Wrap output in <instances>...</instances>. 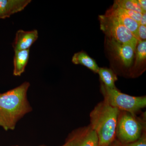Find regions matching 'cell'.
<instances>
[{"label": "cell", "mask_w": 146, "mask_h": 146, "mask_svg": "<svg viewBox=\"0 0 146 146\" xmlns=\"http://www.w3.org/2000/svg\"><path fill=\"white\" fill-rule=\"evenodd\" d=\"M30 84L24 82L20 86L0 94V126L6 131L13 130L21 118L31 111L27 99Z\"/></svg>", "instance_id": "6da1fadb"}, {"label": "cell", "mask_w": 146, "mask_h": 146, "mask_svg": "<svg viewBox=\"0 0 146 146\" xmlns=\"http://www.w3.org/2000/svg\"><path fill=\"white\" fill-rule=\"evenodd\" d=\"M120 111L104 101L91 111L90 125L97 133L98 146H110L115 141Z\"/></svg>", "instance_id": "7a4b0ae2"}, {"label": "cell", "mask_w": 146, "mask_h": 146, "mask_svg": "<svg viewBox=\"0 0 146 146\" xmlns=\"http://www.w3.org/2000/svg\"><path fill=\"white\" fill-rule=\"evenodd\" d=\"M101 91L104 98V101L112 107L120 111L135 113L146 107L145 96L135 97L121 93L115 88H108L103 84L101 85Z\"/></svg>", "instance_id": "3957f363"}, {"label": "cell", "mask_w": 146, "mask_h": 146, "mask_svg": "<svg viewBox=\"0 0 146 146\" xmlns=\"http://www.w3.org/2000/svg\"><path fill=\"white\" fill-rule=\"evenodd\" d=\"M142 124L129 112L120 111L116 128L117 136L123 143L128 144L138 140L142 136Z\"/></svg>", "instance_id": "277c9868"}, {"label": "cell", "mask_w": 146, "mask_h": 146, "mask_svg": "<svg viewBox=\"0 0 146 146\" xmlns=\"http://www.w3.org/2000/svg\"><path fill=\"white\" fill-rule=\"evenodd\" d=\"M99 20L101 29L109 39L122 44L138 42L133 34L115 18L106 15H100Z\"/></svg>", "instance_id": "5b68a950"}, {"label": "cell", "mask_w": 146, "mask_h": 146, "mask_svg": "<svg viewBox=\"0 0 146 146\" xmlns=\"http://www.w3.org/2000/svg\"><path fill=\"white\" fill-rule=\"evenodd\" d=\"M67 142L70 146H98L97 133L90 125L73 131Z\"/></svg>", "instance_id": "8992f818"}, {"label": "cell", "mask_w": 146, "mask_h": 146, "mask_svg": "<svg viewBox=\"0 0 146 146\" xmlns=\"http://www.w3.org/2000/svg\"><path fill=\"white\" fill-rule=\"evenodd\" d=\"M138 42L122 44L109 39L108 45L123 65L129 67L133 62Z\"/></svg>", "instance_id": "52a82bcc"}, {"label": "cell", "mask_w": 146, "mask_h": 146, "mask_svg": "<svg viewBox=\"0 0 146 146\" xmlns=\"http://www.w3.org/2000/svg\"><path fill=\"white\" fill-rule=\"evenodd\" d=\"M105 15L115 18L128 29L138 39L137 32L139 24L131 18L121 8L113 4L111 8L106 11Z\"/></svg>", "instance_id": "ba28073f"}, {"label": "cell", "mask_w": 146, "mask_h": 146, "mask_svg": "<svg viewBox=\"0 0 146 146\" xmlns=\"http://www.w3.org/2000/svg\"><path fill=\"white\" fill-rule=\"evenodd\" d=\"M38 38V32L36 30L25 31L19 30L16 32L15 39L12 44L14 51L29 50Z\"/></svg>", "instance_id": "9c48e42d"}, {"label": "cell", "mask_w": 146, "mask_h": 146, "mask_svg": "<svg viewBox=\"0 0 146 146\" xmlns=\"http://www.w3.org/2000/svg\"><path fill=\"white\" fill-rule=\"evenodd\" d=\"M31 0H0V19L9 18L23 10Z\"/></svg>", "instance_id": "30bf717a"}, {"label": "cell", "mask_w": 146, "mask_h": 146, "mask_svg": "<svg viewBox=\"0 0 146 146\" xmlns=\"http://www.w3.org/2000/svg\"><path fill=\"white\" fill-rule=\"evenodd\" d=\"M13 57V75L21 76L25 72L29 57V50L16 51Z\"/></svg>", "instance_id": "8fae6325"}, {"label": "cell", "mask_w": 146, "mask_h": 146, "mask_svg": "<svg viewBox=\"0 0 146 146\" xmlns=\"http://www.w3.org/2000/svg\"><path fill=\"white\" fill-rule=\"evenodd\" d=\"M72 62L76 65H83L96 73H98L99 70L100 68L95 60L83 51L74 54Z\"/></svg>", "instance_id": "7c38bea8"}, {"label": "cell", "mask_w": 146, "mask_h": 146, "mask_svg": "<svg viewBox=\"0 0 146 146\" xmlns=\"http://www.w3.org/2000/svg\"><path fill=\"white\" fill-rule=\"evenodd\" d=\"M98 74L102 83L106 87L110 89L116 88L115 83L117 78L112 70L107 68H100Z\"/></svg>", "instance_id": "4fadbf2b"}, {"label": "cell", "mask_w": 146, "mask_h": 146, "mask_svg": "<svg viewBox=\"0 0 146 146\" xmlns=\"http://www.w3.org/2000/svg\"><path fill=\"white\" fill-rule=\"evenodd\" d=\"M114 4L120 8L136 11L142 14L146 12L141 8L138 1L136 0H117L115 1Z\"/></svg>", "instance_id": "5bb4252c"}, {"label": "cell", "mask_w": 146, "mask_h": 146, "mask_svg": "<svg viewBox=\"0 0 146 146\" xmlns=\"http://www.w3.org/2000/svg\"><path fill=\"white\" fill-rule=\"evenodd\" d=\"M136 59H135V66L141 64L146 58V41H138L136 46Z\"/></svg>", "instance_id": "9a60e30c"}, {"label": "cell", "mask_w": 146, "mask_h": 146, "mask_svg": "<svg viewBox=\"0 0 146 146\" xmlns=\"http://www.w3.org/2000/svg\"><path fill=\"white\" fill-rule=\"evenodd\" d=\"M121 9L124 12H125L131 18H132L139 24L143 14L136 11H133L127 10V9Z\"/></svg>", "instance_id": "2e32d148"}, {"label": "cell", "mask_w": 146, "mask_h": 146, "mask_svg": "<svg viewBox=\"0 0 146 146\" xmlns=\"http://www.w3.org/2000/svg\"><path fill=\"white\" fill-rule=\"evenodd\" d=\"M138 42L140 41H144L146 39V26L139 25L137 32Z\"/></svg>", "instance_id": "e0dca14e"}, {"label": "cell", "mask_w": 146, "mask_h": 146, "mask_svg": "<svg viewBox=\"0 0 146 146\" xmlns=\"http://www.w3.org/2000/svg\"><path fill=\"white\" fill-rule=\"evenodd\" d=\"M126 146H146L145 135L143 134L138 140L133 143L127 144Z\"/></svg>", "instance_id": "ac0fdd59"}, {"label": "cell", "mask_w": 146, "mask_h": 146, "mask_svg": "<svg viewBox=\"0 0 146 146\" xmlns=\"http://www.w3.org/2000/svg\"><path fill=\"white\" fill-rule=\"evenodd\" d=\"M138 2L143 10L146 12V1L145 0H138Z\"/></svg>", "instance_id": "d6986e66"}, {"label": "cell", "mask_w": 146, "mask_h": 146, "mask_svg": "<svg viewBox=\"0 0 146 146\" xmlns=\"http://www.w3.org/2000/svg\"><path fill=\"white\" fill-rule=\"evenodd\" d=\"M139 25H142L146 26V13H143L142 14V17L140 21Z\"/></svg>", "instance_id": "ffe728a7"}, {"label": "cell", "mask_w": 146, "mask_h": 146, "mask_svg": "<svg viewBox=\"0 0 146 146\" xmlns=\"http://www.w3.org/2000/svg\"><path fill=\"white\" fill-rule=\"evenodd\" d=\"M61 146H70V145H69V144H68V142H66V143L65 144H64V145H63Z\"/></svg>", "instance_id": "44dd1931"}, {"label": "cell", "mask_w": 146, "mask_h": 146, "mask_svg": "<svg viewBox=\"0 0 146 146\" xmlns=\"http://www.w3.org/2000/svg\"><path fill=\"white\" fill-rule=\"evenodd\" d=\"M112 146H121L118 145H112Z\"/></svg>", "instance_id": "7402d4cb"}, {"label": "cell", "mask_w": 146, "mask_h": 146, "mask_svg": "<svg viewBox=\"0 0 146 146\" xmlns=\"http://www.w3.org/2000/svg\"></svg>", "instance_id": "603a6c76"}]
</instances>
